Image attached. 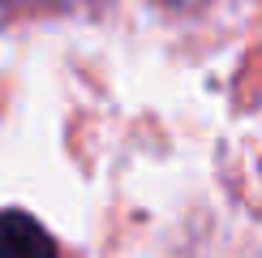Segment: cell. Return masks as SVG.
I'll return each mask as SVG.
<instances>
[{"instance_id":"obj_1","label":"cell","mask_w":262,"mask_h":258,"mask_svg":"<svg viewBox=\"0 0 262 258\" xmlns=\"http://www.w3.org/2000/svg\"><path fill=\"white\" fill-rule=\"evenodd\" d=\"M0 258H56V241L30 211H0Z\"/></svg>"},{"instance_id":"obj_2","label":"cell","mask_w":262,"mask_h":258,"mask_svg":"<svg viewBox=\"0 0 262 258\" xmlns=\"http://www.w3.org/2000/svg\"><path fill=\"white\" fill-rule=\"evenodd\" d=\"M168 5H177V9H193V5H202V0H168Z\"/></svg>"}]
</instances>
